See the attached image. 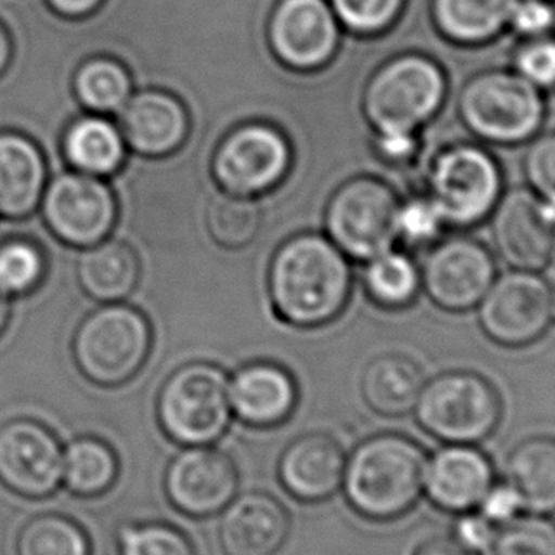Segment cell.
<instances>
[{
	"instance_id": "obj_47",
	"label": "cell",
	"mask_w": 555,
	"mask_h": 555,
	"mask_svg": "<svg viewBox=\"0 0 555 555\" xmlns=\"http://www.w3.org/2000/svg\"><path fill=\"white\" fill-rule=\"evenodd\" d=\"M10 55H12V42H10L9 33L0 24V73L9 65Z\"/></svg>"
},
{
	"instance_id": "obj_46",
	"label": "cell",
	"mask_w": 555,
	"mask_h": 555,
	"mask_svg": "<svg viewBox=\"0 0 555 555\" xmlns=\"http://www.w3.org/2000/svg\"><path fill=\"white\" fill-rule=\"evenodd\" d=\"M50 9L65 17H85L100 7L103 0H47Z\"/></svg>"
},
{
	"instance_id": "obj_23",
	"label": "cell",
	"mask_w": 555,
	"mask_h": 555,
	"mask_svg": "<svg viewBox=\"0 0 555 555\" xmlns=\"http://www.w3.org/2000/svg\"><path fill=\"white\" fill-rule=\"evenodd\" d=\"M44 156L31 139L0 131V216L24 217L40 208L47 189Z\"/></svg>"
},
{
	"instance_id": "obj_28",
	"label": "cell",
	"mask_w": 555,
	"mask_h": 555,
	"mask_svg": "<svg viewBox=\"0 0 555 555\" xmlns=\"http://www.w3.org/2000/svg\"><path fill=\"white\" fill-rule=\"evenodd\" d=\"M517 0H433L434 24L456 44L476 47L501 35Z\"/></svg>"
},
{
	"instance_id": "obj_32",
	"label": "cell",
	"mask_w": 555,
	"mask_h": 555,
	"mask_svg": "<svg viewBox=\"0 0 555 555\" xmlns=\"http://www.w3.org/2000/svg\"><path fill=\"white\" fill-rule=\"evenodd\" d=\"M16 555H92V542L75 519L42 514L22 527Z\"/></svg>"
},
{
	"instance_id": "obj_37",
	"label": "cell",
	"mask_w": 555,
	"mask_h": 555,
	"mask_svg": "<svg viewBox=\"0 0 555 555\" xmlns=\"http://www.w3.org/2000/svg\"><path fill=\"white\" fill-rule=\"evenodd\" d=\"M339 24L356 35H378L400 17L405 0H327Z\"/></svg>"
},
{
	"instance_id": "obj_39",
	"label": "cell",
	"mask_w": 555,
	"mask_h": 555,
	"mask_svg": "<svg viewBox=\"0 0 555 555\" xmlns=\"http://www.w3.org/2000/svg\"><path fill=\"white\" fill-rule=\"evenodd\" d=\"M519 77L542 90H555V37L544 35L525 39L514 54Z\"/></svg>"
},
{
	"instance_id": "obj_4",
	"label": "cell",
	"mask_w": 555,
	"mask_h": 555,
	"mask_svg": "<svg viewBox=\"0 0 555 555\" xmlns=\"http://www.w3.org/2000/svg\"><path fill=\"white\" fill-rule=\"evenodd\" d=\"M448 78L421 54H403L378 67L363 92V113L375 133H416L440 111Z\"/></svg>"
},
{
	"instance_id": "obj_3",
	"label": "cell",
	"mask_w": 555,
	"mask_h": 555,
	"mask_svg": "<svg viewBox=\"0 0 555 555\" xmlns=\"http://www.w3.org/2000/svg\"><path fill=\"white\" fill-rule=\"evenodd\" d=\"M70 348L82 377L115 388L130 383L147 363L153 325L128 302H105L78 322Z\"/></svg>"
},
{
	"instance_id": "obj_33",
	"label": "cell",
	"mask_w": 555,
	"mask_h": 555,
	"mask_svg": "<svg viewBox=\"0 0 555 555\" xmlns=\"http://www.w3.org/2000/svg\"><path fill=\"white\" fill-rule=\"evenodd\" d=\"M487 555H555V521L542 514L512 517L494 527Z\"/></svg>"
},
{
	"instance_id": "obj_21",
	"label": "cell",
	"mask_w": 555,
	"mask_h": 555,
	"mask_svg": "<svg viewBox=\"0 0 555 555\" xmlns=\"http://www.w3.org/2000/svg\"><path fill=\"white\" fill-rule=\"evenodd\" d=\"M232 413L254 428H274L294 415L299 388L280 363L249 362L229 380Z\"/></svg>"
},
{
	"instance_id": "obj_14",
	"label": "cell",
	"mask_w": 555,
	"mask_h": 555,
	"mask_svg": "<svg viewBox=\"0 0 555 555\" xmlns=\"http://www.w3.org/2000/svg\"><path fill=\"white\" fill-rule=\"evenodd\" d=\"M491 238L508 267L539 272L554 255L555 208L531 189H514L494 206Z\"/></svg>"
},
{
	"instance_id": "obj_29",
	"label": "cell",
	"mask_w": 555,
	"mask_h": 555,
	"mask_svg": "<svg viewBox=\"0 0 555 555\" xmlns=\"http://www.w3.org/2000/svg\"><path fill=\"white\" fill-rule=\"evenodd\" d=\"M120 463L107 441L92 436L70 441L63 451V486L82 499L107 493L115 486Z\"/></svg>"
},
{
	"instance_id": "obj_48",
	"label": "cell",
	"mask_w": 555,
	"mask_h": 555,
	"mask_svg": "<svg viewBox=\"0 0 555 555\" xmlns=\"http://www.w3.org/2000/svg\"><path fill=\"white\" fill-rule=\"evenodd\" d=\"M12 317V297L0 294V335L7 332Z\"/></svg>"
},
{
	"instance_id": "obj_1",
	"label": "cell",
	"mask_w": 555,
	"mask_h": 555,
	"mask_svg": "<svg viewBox=\"0 0 555 555\" xmlns=\"http://www.w3.org/2000/svg\"><path fill=\"white\" fill-rule=\"evenodd\" d=\"M350 287L347 255L322 232L287 240L270 262L272 309L282 324L295 330L332 324L347 307Z\"/></svg>"
},
{
	"instance_id": "obj_2",
	"label": "cell",
	"mask_w": 555,
	"mask_h": 555,
	"mask_svg": "<svg viewBox=\"0 0 555 555\" xmlns=\"http://www.w3.org/2000/svg\"><path fill=\"white\" fill-rule=\"evenodd\" d=\"M426 464L425 448L403 434L363 440L345 466L343 483L350 508L377 524L405 516L425 491Z\"/></svg>"
},
{
	"instance_id": "obj_30",
	"label": "cell",
	"mask_w": 555,
	"mask_h": 555,
	"mask_svg": "<svg viewBox=\"0 0 555 555\" xmlns=\"http://www.w3.org/2000/svg\"><path fill=\"white\" fill-rule=\"evenodd\" d=\"M73 88L86 113L105 116L118 115L133 93L128 70L108 55H95L82 63L75 73Z\"/></svg>"
},
{
	"instance_id": "obj_13",
	"label": "cell",
	"mask_w": 555,
	"mask_h": 555,
	"mask_svg": "<svg viewBox=\"0 0 555 555\" xmlns=\"http://www.w3.org/2000/svg\"><path fill=\"white\" fill-rule=\"evenodd\" d=\"M63 478L62 441L33 418L0 426V483L24 499H47Z\"/></svg>"
},
{
	"instance_id": "obj_24",
	"label": "cell",
	"mask_w": 555,
	"mask_h": 555,
	"mask_svg": "<svg viewBox=\"0 0 555 555\" xmlns=\"http://www.w3.org/2000/svg\"><path fill=\"white\" fill-rule=\"evenodd\" d=\"M77 274L93 301L122 302L138 286V257L120 240L105 238L95 246L80 247Z\"/></svg>"
},
{
	"instance_id": "obj_49",
	"label": "cell",
	"mask_w": 555,
	"mask_h": 555,
	"mask_svg": "<svg viewBox=\"0 0 555 555\" xmlns=\"http://www.w3.org/2000/svg\"><path fill=\"white\" fill-rule=\"evenodd\" d=\"M552 322H555V289L552 292Z\"/></svg>"
},
{
	"instance_id": "obj_36",
	"label": "cell",
	"mask_w": 555,
	"mask_h": 555,
	"mask_svg": "<svg viewBox=\"0 0 555 555\" xmlns=\"http://www.w3.org/2000/svg\"><path fill=\"white\" fill-rule=\"evenodd\" d=\"M118 555H196L185 532L168 524H128L118 531Z\"/></svg>"
},
{
	"instance_id": "obj_44",
	"label": "cell",
	"mask_w": 555,
	"mask_h": 555,
	"mask_svg": "<svg viewBox=\"0 0 555 555\" xmlns=\"http://www.w3.org/2000/svg\"><path fill=\"white\" fill-rule=\"evenodd\" d=\"M521 508V502L514 493V489L504 483V486H493L481 502V516H486L491 524L501 525L517 516Z\"/></svg>"
},
{
	"instance_id": "obj_18",
	"label": "cell",
	"mask_w": 555,
	"mask_h": 555,
	"mask_svg": "<svg viewBox=\"0 0 555 555\" xmlns=\"http://www.w3.org/2000/svg\"><path fill=\"white\" fill-rule=\"evenodd\" d=\"M493 486V463L474 446H446L426 464L428 501L455 516L476 512Z\"/></svg>"
},
{
	"instance_id": "obj_26",
	"label": "cell",
	"mask_w": 555,
	"mask_h": 555,
	"mask_svg": "<svg viewBox=\"0 0 555 555\" xmlns=\"http://www.w3.org/2000/svg\"><path fill=\"white\" fill-rule=\"evenodd\" d=\"M504 478L521 508L532 514H555V438L534 436L509 453Z\"/></svg>"
},
{
	"instance_id": "obj_27",
	"label": "cell",
	"mask_w": 555,
	"mask_h": 555,
	"mask_svg": "<svg viewBox=\"0 0 555 555\" xmlns=\"http://www.w3.org/2000/svg\"><path fill=\"white\" fill-rule=\"evenodd\" d=\"M126 141L115 118L105 115L80 116L63 138V155L73 170L98 178L115 173L126 156Z\"/></svg>"
},
{
	"instance_id": "obj_16",
	"label": "cell",
	"mask_w": 555,
	"mask_h": 555,
	"mask_svg": "<svg viewBox=\"0 0 555 555\" xmlns=\"http://www.w3.org/2000/svg\"><path fill=\"white\" fill-rule=\"evenodd\" d=\"M236 464L221 449L186 448L171 459L164 489L171 506L189 517H211L223 512L238 493Z\"/></svg>"
},
{
	"instance_id": "obj_35",
	"label": "cell",
	"mask_w": 555,
	"mask_h": 555,
	"mask_svg": "<svg viewBox=\"0 0 555 555\" xmlns=\"http://www.w3.org/2000/svg\"><path fill=\"white\" fill-rule=\"evenodd\" d=\"M47 270L42 247L31 240L12 238L0 244V294L17 297L39 286Z\"/></svg>"
},
{
	"instance_id": "obj_7",
	"label": "cell",
	"mask_w": 555,
	"mask_h": 555,
	"mask_svg": "<svg viewBox=\"0 0 555 555\" xmlns=\"http://www.w3.org/2000/svg\"><path fill=\"white\" fill-rule=\"evenodd\" d=\"M544 98L517 73L487 70L470 78L459 98L466 128L491 143L514 145L531 139L544 122Z\"/></svg>"
},
{
	"instance_id": "obj_19",
	"label": "cell",
	"mask_w": 555,
	"mask_h": 555,
	"mask_svg": "<svg viewBox=\"0 0 555 555\" xmlns=\"http://www.w3.org/2000/svg\"><path fill=\"white\" fill-rule=\"evenodd\" d=\"M347 455L339 441L324 433L292 441L278 461V479L295 501L317 504L332 499L345 478Z\"/></svg>"
},
{
	"instance_id": "obj_34",
	"label": "cell",
	"mask_w": 555,
	"mask_h": 555,
	"mask_svg": "<svg viewBox=\"0 0 555 555\" xmlns=\"http://www.w3.org/2000/svg\"><path fill=\"white\" fill-rule=\"evenodd\" d=\"M259 223L261 211L255 196H240L223 191L209 206V232L214 240L223 246H246L257 234Z\"/></svg>"
},
{
	"instance_id": "obj_8",
	"label": "cell",
	"mask_w": 555,
	"mask_h": 555,
	"mask_svg": "<svg viewBox=\"0 0 555 555\" xmlns=\"http://www.w3.org/2000/svg\"><path fill=\"white\" fill-rule=\"evenodd\" d=\"M426 194L446 224H478L501 201V166L486 149L472 143L441 149L426 176Z\"/></svg>"
},
{
	"instance_id": "obj_15",
	"label": "cell",
	"mask_w": 555,
	"mask_h": 555,
	"mask_svg": "<svg viewBox=\"0 0 555 555\" xmlns=\"http://www.w3.org/2000/svg\"><path fill=\"white\" fill-rule=\"evenodd\" d=\"M269 40L292 69H322L339 52V20L327 0H280L269 20Z\"/></svg>"
},
{
	"instance_id": "obj_42",
	"label": "cell",
	"mask_w": 555,
	"mask_h": 555,
	"mask_svg": "<svg viewBox=\"0 0 555 555\" xmlns=\"http://www.w3.org/2000/svg\"><path fill=\"white\" fill-rule=\"evenodd\" d=\"M373 149L383 163L398 168L415 160L421 143L416 133H375Z\"/></svg>"
},
{
	"instance_id": "obj_31",
	"label": "cell",
	"mask_w": 555,
	"mask_h": 555,
	"mask_svg": "<svg viewBox=\"0 0 555 555\" xmlns=\"http://www.w3.org/2000/svg\"><path fill=\"white\" fill-rule=\"evenodd\" d=\"M363 286L373 302L388 310H400L415 301L421 289V272L409 255L388 249L367 259Z\"/></svg>"
},
{
	"instance_id": "obj_40",
	"label": "cell",
	"mask_w": 555,
	"mask_h": 555,
	"mask_svg": "<svg viewBox=\"0 0 555 555\" xmlns=\"http://www.w3.org/2000/svg\"><path fill=\"white\" fill-rule=\"evenodd\" d=\"M524 171L532 193L555 208V133L532 141L525 153Z\"/></svg>"
},
{
	"instance_id": "obj_45",
	"label": "cell",
	"mask_w": 555,
	"mask_h": 555,
	"mask_svg": "<svg viewBox=\"0 0 555 555\" xmlns=\"http://www.w3.org/2000/svg\"><path fill=\"white\" fill-rule=\"evenodd\" d=\"M413 555H478V552H472L470 547L461 544L455 537L441 534L421 542Z\"/></svg>"
},
{
	"instance_id": "obj_25",
	"label": "cell",
	"mask_w": 555,
	"mask_h": 555,
	"mask_svg": "<svg viewBox=\"0 0 555 555\" xmlns=\"http://www.w3.org/2000/svg\"><path fill=\"white\" fill-rule=\"evenodd\" d=\"M425 383L423 370L409 356H377L363 371V401L377 415L405 416L415 411Z\"/></svg>"
},
{
	"instance_id": "obj_6",
	"label": "cell",
	"mask_w": 555,
	"mask_h": 555,
	"mask_svg": "<svg viewBox=\"0 0 555 555\" xmlns=\"http://www.w3.org/2000/svg\"><path fill=\"white\" fill-rule=\"evenodd\" d=\"M229 380L216 363L191 362L173 371L156 400L164 434L186 448L219 440L232 418Z\"/></svg>"
},
{
	"instance_id": "obj_12",
	"label": "cell",
	"mask_w": 555,
	"mask_h": 555,
	"mask_svg": "<svg viewBox=\"0 0 555 555\" xmlns=\"http://www.w3.org/2000/svg\"><path fill=\"white\" fill-rule=\"evenodd\" d=\"M289 164L292 149L276 128L262 122L244 124L217 149L214 176L229 193L257 196L280 183Z\"/></svg>"
},
{
	"instance_id": "obj_22",
	"label": "cell",
	"mask_w": 555,
	"mask_h": 555,
	"mask_svg": "<svg viewBox=\"0 0 555 555\" xmlns=\"http://www.w3.org/2000/svg\"><path fill=\"white\" fill-rule=\"evenodd\" d=\"M115 120L122 131L126 147L139 155H168L185 139V108L163 90L131 93Z\"/></svg>"
},
{
	"instance_id": "obj_10",
	"label": "cell",
	"mask_w": 555,
	"mask_h": 555,
	"mask_svg": "<svg viewBox=\"0 0 555 555\" xmlns=\"http://www.w3.org/2000/svg\"><path fill=\"white\" fill-rule=\"evenodd\" d=\"M40 211L48 227L65 244L95 246L113 231L115 194L107 179L69 168L48 179Z\"/></svg>"
},
{
	"instance_id": "obj_38",
	"label": "cell",
	"mask_w": 555,
	"mask_h": 555,
	"mask_svg": "<svg viewBox=\"0 0 555 555\" xmlns=\"http://www.w3.org/2000/svg\"><path fill=\"white\" fill-rule=\"evenodd\" d=\"M443 227L446 221L440 209L436 208L428 194H416L400 202L396 216V234L409 247H426L438 242Z\"/></svg>"
},
{
	"instance_id": "obj_9",
	"label": "cell",
	"mask_w": 555,
	"mask_h": 555,
	"mask_svg": "<svg viewBox=\"0 0 555 555\" xmlns=\"http://www.w3.org/2000/svg\"><path fill=\"white\" fill-rule=\"evenodd\" d=\"M400 198L375 178H356L337 186L324 209V231L343 254L367 261L392 249Z\"/></svg>"
},
{
	"instance_id": "obj_17",
	"label": "cell",
	"mask_w": 555,
	"mask_h": 555,
	"mask_svg": "<svg viewBox=\"0 0 555 555\" xmlns=\"http://www.w3.org/2000/svg\"><path fill=\"white\" fill-rule=\"evenodd\" d=\"M494 261L486 247L466 236L440 242L426 257L421 286L440 309H476L494 282Z\"/></svg>"
},
{
	"instance_id": "obj_5",
	"label": "cell",
	"mask_w": 555,
	"mask_h": 555,
	"mask_svg": "<svg viewBox=\"0 0 555 555\" xmlns=\"http://www.w3.org/2000/svg\"><path fill=\"white\" fill-rule=\"evenodd\" d=\"M416 423L448 446H478L502 418V398L489 378L474 371H448L423 386Z\"/></svg>"
},
{
	"instance_id": "obj_41",
	"label": "cell",
	"mask_w": 555,
	"mask_h": 555,
	"mask_svg": "<svg viewBox=\"0 0 555 555\" xmlns=\"http://www.w3.org/2000/svg\"><path fill=\"white\" fill-rule=\"evenodd\" d=\"M508 25L524 39L552 35L555 27V7L550 0H517Z\"/></svg>"
},
{
	"instance_id": "obj_43",
	"label": "cell",
	"mask_w": 555,
	"mask_h": 555,
	"mask_svg": "<svg viewBox=\"0 0 555 555\" xmlns=\"http://www.w3.org/2000/svg\"><path fill=\"white\" fill-rule=\"evenodd\" d=\"M494 527L486 516L481 514H461V519L455 525V537L461 544L470 547L472 552H486L489 542L493 539Z\"/></svg>"
},
{
	"instance_id": "obj_20",
	"label": "cell",
	"mask_w": 555,
	"mask_h": 555,
	"mask_svg": "<svg viewBox=\"0 0 555 555\" xmlns=\"http://www.w3.org/2000/svg\"><path fill=\"white\" fill-rule=\"evenodd\" d=\"M292 519L272 494L234 496L219 521V544L224 555H276L289 537Z\"/></svg>"
},
{
	"instance_id": "obj_11",
	"label": "cell",
	"mask_w": 555,
	"mask_h": 555,
	"mask_svg": "<svg viewBox=\"0 0 555 555\" xmlns=\"http://www.w3.org/2000/svg\"><path fill=\"white\" fill-rule=\"evenodd\" d=\"M478 318L499 347H529L552 322V292L537 272L514 270L494 280L479 302Z\"/></svg>"
}]
</instances>
